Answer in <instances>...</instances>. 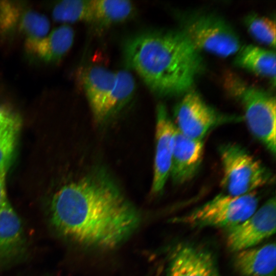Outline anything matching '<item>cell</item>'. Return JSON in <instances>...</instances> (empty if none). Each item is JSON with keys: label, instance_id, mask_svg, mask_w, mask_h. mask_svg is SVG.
<instances>
[{"label": "cell", "instance_id": "obj_5", "mask_svg": "<svg viewBox=\"0 0 276 276\" xmlns=\"http://www.w3.org/2000/svg\"><path fill=\"white\" fill-rule=\"evenodd\" d=\"M258 203L256 191L239 196L222 192L175 221L190 226L230 229L250 217L258 209Z\"/></svg>", "mask_w": 276, "mask_h": 276}, {"label": "cell", "instance_id": "obj_8", "mask_svg": "<svg viewBox=\"0 0 276 276\" xmlns=\"http://www.w3.org/2000/svg\"><path fill=\"white\" fill-rule=\"evenodd\" d=\"M50 29V21L43 14L18 1H0V37L11 39L23 37L25 40L44 37Z\"/></svg>", "mask_w": 276, "mask_h": 276}, {"label": "cell", "instance_id": "obj_3", "mask_svg": "<svg viewBox=\"0 0 276 276\" xmlns=\"http://www.w3.org/2000/svg\"><path fill=\"white\" fill-rule=\"evenodd\" d=\"M224 86L240 102L244 120L252 135L274 156L276 152L275 98L268 91L252 86L233 73H227Z\"/></svg>", "mask_w": 276, "mask_h": 276}, {"label": "cell", "instance_id": "obj_10", "mask_svg": "<svg viewBox=\"0 0 276 276\" xmlns=\"http://www.w3.org/2000/svg\"><path fill=\"white\" fill-rule=\"evenodd\" d=\"M175 130L165 106L159 104L156 110L155 153L151 187L153 194L163 191L170 176Z\"/></svg>", "mask_w": 276, "mask_h": 276}, {"label": "cell", "instance_id": "obj_16", "mask_svg": "<svg viewBox=\"0 0 276 276\" xmlns=\"http://www.w3.org/2000/svg\"><path fill=\"white\" fill-rule=\"evenodd\" d=\"M24 240L21 220L7 199L0 209V259L18 252Z\"/></svg>", "mask_w": 276, "mask_h": 276}, {"label": "cell", "instance_id": "obj_1", "mask_svg": "<svg viewBox=\"0 0 276 276\" xmlns=\"http://www.w3.org/2000/svg\"><path fill=\"white\" fill-rule=\"evenodd\" d=\"M51 209L52 223L61 235L100 249L120 245L141 221L135 206L100 170L62 187L53 196Z\"/></svg>", "mask_w": 276, "mask_h": 276}, {"label": "cell", "instance_id": "obj_7", "mask_svg": "<svg viewBox=\"0 0 276 276\" xmlns=\"http://www.w3.org/2000/svg\"><path fill=\"white\" fill-rule=\"evenodd\" d=\"M175 126L178 131L192 139L203 140L220 125L242 121L243 117L227 114L208 104L193 90L186 92L174 109Z\"/></svg>", "mask_w": 276, "mask_h": 276}, {"label": "cell", "instance_id": "obj_17", "mask_svg": "<svg viewBox=\"0 0 276 276\" xmlns=\"http://www.w3.org/2000/svg\"><path fill=\"white\" fill-rule=\"evenodd\" d=\"M21 126L18 113L9 105L0 104V169L9 167Z\"/></svg>", "mask_w": 276, "mask_h": 276}, {"label": "cell", "instance_id": "obj_11", "mask_svg": "<svg viewBox=\"0 0 276 276\" xmlns=\"http://www.w3.org/2000/svg\"><path fill=\"white\" fill-rule=\"evenodd\" d=\"M203 152V140L188 137L176 128L169 176L174 184L183 185L194 178L201 165Z\"/></svg>", "mask_w": 276, "mask_h": 276}, {"label": "cell", "instance_id": "obj_12", "mask_svg": "<svg viewBox=\"0 0 276 276\" xmlns=\"http://www.w3.org/2000/svg\"><path fill=\"white\" fill-rule=\"evenodd\" d=\"M166 276H221L212 254L191 244H182L173 252Z\"/></svg>", "mask_w": 276, "mask_h": 276}, {"label": "cell", "instance_id": "obj_19", "mask_svg": "<svg viewBox=\"0 0 276 276\" xmlns=\"http://www.w3.org/2000/svg\"><path fill=\"white\" fill-rule=\"evenodd\" d=\"M135 88V80L129 72L120 70L116 72L114 85L103 108L102 123L116 114L129 102Z\"/></svg>", "mask_w": 276, "mask_h": 276}, {"label": "cell", "instance_id": "obj_9", "mask_svg": "<svg viewBox=\"0 0 276 276\" xmlns=\"http://www.w3.org/2000/svg\"><path fill=\"white\" fill-rule=\"evenodd\" d=\"M275 226L276 200L274 196L245 220L228 229L227 246L235 252L256 246L275 234Z\"/></svg>", "mask_w": 276, "mask_h": 276}, {"label": "cell", "instance_id": "obj_23", "mask_svg": "<svg viewBox=\"0 0 276 276\" xmlns=\"http://www.w3.org/2000/svg\"><path fill=\"white\" fill-rule=\"evenodd\" d=\"M9 167L0 169V209L4 203L8 199L6 193V174Z\"/></svg>", "mask_w": 276, "mask_h": 276}, {"label": "cell", "instance_id": "obj_21", "mask_svg": "<svg viewBox=\"0 0 276 276\" xmlns=\"http://www.w3.org/2000/svg\"><path fill=\"white\" fill-rule=\"evenodd\" d=\"M52 16L54 20L58 22H94L91 1H59L52 8Z\"/></svg>", "mask_w": 276, "mask_h": 276}, {"label": "cell", "instance_id": "obj_18", "mask_svg": "<svg viewBox=\"0 0 276 276\" xmlns=\"http://www.w3.org/2000/svg\"><path fill=\"white\" fill-rule=\"evenodd\" d=\"M234 60L236 65L256 74L275 80V54L274 51L252 44L241 47Z\"/></svg>", "mask_w": 276, "mask_h": 276}, {"label": "cell", "instance_id": "obj_13", "mask_svg": "<svg viewBox=\"0 0 276 276\" xmlns=\"http://www.w3.org/2000/svg\"><path fill=\"white\" fill-rule=\"evenodd\" d=\"M75 33L67 24L53 30L47 36L35 40H26L24 48L30 55L45 63H56L60 61L71 48Z\"/></svg>", "mask_w": 276, "mask_h": 276}, {"label": "cell", "instance_id": "obj_15", "mask_svg": "<svg viewBox=\"0 0 276 276\" xmlns=\"http://www.w3.org/2000/svg\"><path fill=\"white\" fill-rule=\"evenodd\" d=\"M275 242L256 246L236 252L234 265L242 276H275Z\"/></svg>", "mask_w": 276, "mask_h": 276}, {"label": "cell", "instance_id": "obj_14", "mask_svg": "<svg viewBox=\"0 0 276 276\" xmlns=\"http://www.w3.org/2000/svg\"><path fill=\"white\" fill-rule=\"evenodd\" d=\"M116 72L100 66L89 67L82 78L84 90L95 120L102 123L103 108L114 85Z\"/></svg>", "mask_w": 276, "mask_h": 276}, {"label": "cell", "instance_id": "obj_2", "mask_svg": "<svg viewBox=\"0 0 276 276\" xmlns=\"http://www.w3.org/2000/svg\"><path fill=\"white\" fill-rule=\"evenodd\" d=\"M124 53L150 90L163 97L191 90L203 66L199 50L180 30L138 34L126 42Z\"/></svg>", "mask_w": 276, "mask_h": 276}, {"label": "cell", "instance_id": "obj_22", "mask_svg": "<svg viewBox=\"0 0 276 276\" xmlns=\"http://www.w3.org/2000/svg\"><path fill=\"white\" fill-rule=\"evenodd\" d=\"M248 32L257 40L271 47L275 45V21L256 13L247 15L244 19Z\"/></svg>", "mask_w": 276, "mask_h": 276}, {"label": "cell", "instance_id": "obj_4", "mask_svg": "<svg viewBox=\"0 0 276 276\" xmlns=\"http://www.w3.org/2000/svg\"><path fill=\"white\" fill-rule=\"evenodd\" d=\"M222 192L239 196L256 192L274 180L272 172L239 144L224 143L219 147Z\"/></svg>", "mask_w": 276, "mask_h": 276}, {"label": "cell", "instance_id": "obj_20", "mask_svg": "<svg viewBox=\"0 0 276 276\" xmlns=\"http://www.w3.org/2000/svg\"><path fill=\"white\" fill-rule=\"evenodd\" d=\"M94 22L110 25L124 21L132 15L133 4L126 0H91Z\"/></svg>", "mask_w": 276, "mask_h": 276}, {"label": "cell", "instance_id": "obj_6", "mask_svg": "<svg viewBox=\"0 0 276 276\" xmlns=\"http://www.w3.org/2000/svg\"><path fill=\"white\" fill-rule=\"evenodd\" d=\"M180 31L194 47L222 57L237 53L239 37L222 17L209 12H192L182 15Z\"/></svg>", "mask_w": 276, "mask_h": 276}]
</instances>
